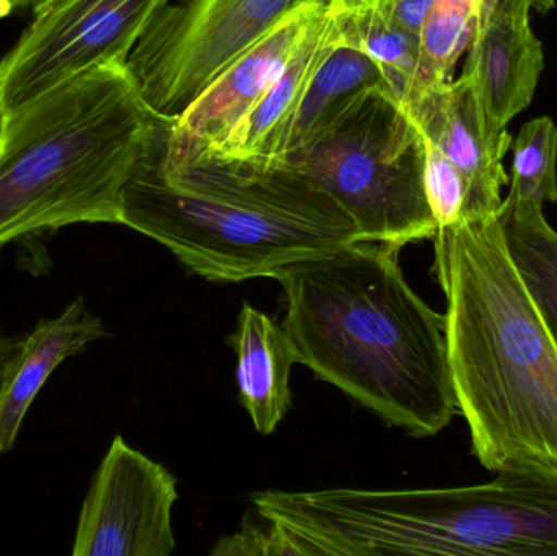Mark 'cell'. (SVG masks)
<instances>
[{
	"label": "cell",
	"mask_w": 557,
	"mask_h": 556,
	"mask_svg": "<svg viewBox=\"0 0 557 556\" xmlns=\"http://www.w3.org/2000/svg\"><path fill=\"white\" fill-rule=\"evenodd\" d=\"M497 219L510 260L557 348V232L542 206L504 199Z\"/></svg>",
	"instance_id": "16"
},
{
	"label": "cell",
	"mask_w": 557,
	"mask_h": 556,
	"mask_svg": "<svg viewBox=\"0 0 557 556\" xmlns=\"http://www.w3.org/2000/svg\"><path fill=\"white\" fill-rule=\"evenodd\" d=\"M211 555L214 556H301L294 539L273 519L253 508L235 534L219 539Z\"/></svg>",
	"instance_id": "21"
},
{
	"label": "cell",
	"mask_w": 557,
	"mask_h": 556,
	"mask_svg": "<svg viewBox=\"0 0 557 556\" xmlns=\"http://www.w3.org/2000/svg\"><path fill=\"white\" fill-rule=\"evenodd\" d=\"M285 162L307 173L356 222L360 240L401 250L434 238L424 186V140L389 87L360 94Z\"/></svg>",
	"instance_id": "6"
},
{
	"label": "cell",
	"mask_w": 557,
	"mask_h": 556,
	"mask_svg": "<svg viewBox=\"0 0 557 556\" xmlns=\"http://www.w3.org/2000/svg\"><path fill=\"white\" fill-rule=\"evenodd\" d=\"M237 355L238 400L258 433H274L292 404L290 371L297 365L287 333L270 316L245 302L228 336Z\"/></svg>",
	"instance_id": "15"
},
{
	"label": "cell",
	"mask_w": 557,
	"mask_h": 556,
	"mask_svg": "<svg viewBox=\"0 0 557 556\" xmlns=\"http://www.w3.org/2000/svg\"><path fill=\"white\" fill-rule=\"evenodd\" d=\"M434 250L458 411L474 456L491 472L557 467V348L497 214L438 227Z\"/></svg>",
	"instance_id": "3"
},
{
	"label": "cell",
	"mask_w": 557,
	"mask_h": 556,
	"mask_svg": "<svg viewBox=\"0 0 557 556\" xmlns=\"http://www.w3.org/2000/svg\"><path fill=\"white\" fill-rule=\"evenodd\" d=\"M36 0H0V20L7 18L12 13L32 5Z\"/></svg>",
	"instance_id": "24"
},
{
	"label": "cell",
	"mask_w": 557,
	"mask_h": 556,
	"mask_svg": "<svg viewBox=\"0 0 557 556\" xmlns=\"http://www.w3.org/2000/svg\"><path fill=\"white\" fill-rule=\"evenodd\" d=\"M169 2L36 0L32 22L0 58V121L90 69L126 64Z\"/></svg>",
	"instance_id": "8"
},
{
	"label": "cell",
	"mask_w": 557,
	"mask_h": 556,
	"mask_svg": "<svg viewBox=\"0 0 557 556\" xmlns=\"http://www.w3.org/2000/svg\"><path fill=\"white\" fill-rule=\"evenodd\" d=\"M496 2L497 0H481L480 16H478V20H480L481 16L487 15V13L493 10V7L496 5ZM555 0H532L533 9L542 13V15H546L549 10L555 9Z\"/></svg>",
	"instance_id": "22"
},
{
	"label": "cell",
	"mask_w": 557,
	"mask_h": 556,
	"mask_svg": "<svg viewBox=\"0 0 557 556\" xmlns=\"http://www.w3.org/2000/svg\"><path fill=\"white\" fill-rule=\"evenodd\" d=\"M375 87H389L382 67L359 48L339 42L318 69L305 94L295 116L285 156L305 146L341 114L350 101Z\"/></svg>",
	"instance_id": "17"
},
{
	"label": "cell",
	"mask_w": 557,
	"mask_h": 556,
	"mask_svg": "<svg viewBox=\"0 0 557 556\" xmlns=\"http://www.w3.org/2000/svg\"><path fill=\"white\" fill-rule=\"evenodd\" d=\"M121 224L218 283L273 277L360 240L346 209L297 166L202 149L162 118L124 186Z\"/></svg>",
	"instance_id": "1"
},
{
	"label": "cell",
	"mask_w": 557,
	"mask_h": 556,
	"mask_svg": "<svg viewBox=\"0 0 557 556\" xmlns=\"http://www.w3.org/2000/svg\"><path fill=\"white\" fill-rule=\"evenodd\" d=\"M339 42V29L330 2L311 23L276 82L222 153L257 160H282L287 152L292 127L305 94L318 69Z\"/></svg>",
	"instance_id": "14"
},
{
	"label": "cell",
	"mask_w": 557,
	"mask_h": 556,
	"mask_svg": "<svg viewBox=\"0 0 557 556\" xmlns=\"http://www.w3.org/2000/svg\"><path fill=\"white\" fill-rule=\"evenodd\" d=\"M480 9L481 0H431L419 33V97L454 78L455 65L473 38Z\"/></svg>",
	"instance_id": "18"
},
{
	"label": "cell",
	"mask_w": 557,
	"mask_h": 556,
	"mask_svg": "<svg viewBox=\"0 0 557 556\" xmlns=\"http://www.w3.org/2000/svg\"><path fill=\"white\" fill-rule=\"evenodd\" d=\"M532 0H497L476 23L461 74L470 78L487 126L507 131L535 97L545 69L543 45L530 22Z\"/></svg>",
	"instance_id": "12"
},
{
	"label": "cell",
	"mask_w": 557,
	"mask_h": 556,
	"mask_svg": "<svg viewBox=\"0 0 557 556\" xmlns=\"http://www.w3.org/2000/svg\"><path fill=\"white\" fill-rule=\"evenodd\" d=\"M159 116L126 64L90 69L0 121V248L74 224H121Z\"/></svg>",
	"instance_id": "4"
},
{
	"label": "cell",
	"mask_w": 557,
	"mask_h": 556,
	"mask_svg": "<svg viewBox=\"0 0 557 556\" xmlns=\"http://www.w3.org/2000/svg\"><path fill=\"white\" fill-rule=\"evenodd\" d=\"M176 479L116 436L85 496L74 556H169L176 547Z\"/></svg>",
	"instance_id": "9"
},
{
	"label": "cell",
	"mask_w": 557,
	"mask_h": 556,
	"mask_svg": "<svg viewBox=\"0 0 557 556\" xmlns=\"http://www.w3.org/2000/svg\"><path fill=\"white\" fill-rule=\"evenodd\" d=\"M422 134V133H421ZM424 140V186L437 227L463 221L467 183L457 166L428 137Z\"/></svg>",
	"instance_id": "20"
},
{
	"label": "cell",
	"mask_w": 557,
	"mask_h": 556,
	"mask_svg": "<svg viewBox=\"0 0 557 556\" xmlns=\"http://www.w3.org/2000/svg\"><path fill=\"white\" fill-rule=\"evenodd\" d=\"M512 176L506 199L519 205L557 202V126L548 116L520 127L512 140Z\"/></svg>",
	"instance_id": "19"
},
{
	"label": "cell",
	"mask_w": 557,
	"mask_h": 556,
	"mask_svg": "<svg viewBox=\"0 0 557 556\" xmlns=\"http://www.w3.org/2000/svg\"><path fill=\"white\" fill-rule=\"evenodd\" d=\"M408 108L422 136L447 156L467 183L463 221L497 214L504 201L500 191L510 180L504 157L512 136L487 126L470 78L461 74L435 85Z\"/></svg>",
	"instance_id": "10"
},
{
	"label": "cell",
	"mask_w": 557,
	"mask_h": 556,
	"mask_svg": "<svg viewBox=\"0 0 557 556\" xmlns=\"http://www.w3.org/2000/svg\"><path fill=\"white\" fill-rule=\"evenodd\" d=\"M20 342H22V336H12L0 332V368H2L3 362L9 359V356L15 351Z\"/></svg>",
	"instance_id": "23"
},
{
	"label": "cell",
	"mask_w": 557,
	"mask_h": 556,
	"mask_svg": "<svg viewBox=\"0 0 557 556\" xmlns=\"http://www.w3.org/2000/svg\"><path fill=\"white\" fill-rule=\"evenodd\" d=\"M330 2L298 10L235 59L178 120L172 121L173 133L202 149L224 152Z\"/></svg>",
	"instance_id": "11"
},
{
	"label": "cell",
	"mask_w": 557,
	"mask_h": 556,
	"mask_svg": "<svg viewBox=\"0 0 557 556\" xmlns=\"http://www.w3.org/2000/svg\"><path fill=\"white\" fill-rule=\"evenodd\" d=\"M327 0H170L131 51L150 110L176 121L245 51L298 10Z\"/></svg>",
	"instance_id": "7"
},
{
	"label": "cell",
	"mask_w": 557,
	"mask_h": 556,
	"mask_svg": "<svg viewBox=\"0 0 557 556\" xmlns=\"http://www.w3.org/2000/svg\"><path fill=\"white\" fill-rule=\"evenodd\" d=\"M398 248L357 240L281 268L295 359L388 427L435 436L457 415L445 316L406 283Z\"/></svg>",
	"instance_id": "2"
},
{
	"label": "cell",
	"mask_w": 557,
	"mask_h": 556,
	"mask_svg": "<svg viewBox=\"0 0 557 556\" xmlns=\"http://www.w3.org/2000/svg\"><path fill=\"white\" fill-rule=\"evenodd\" d=\"M108 335L100 317L75 297L58 317L42 319L22 336L0 368V454L15 446L26 413L52 372Z\"/></svg>",
	"instance_id": "13"
},
{
	"label": "cell",
	"mask_w": 557,
	"mask_h": 556,
	"mask_svg": "<svg viewBox=\"0 0 557 556\" xmlns=\"http://www.w3.org/2000/svg\"><path fill=\"white\" fill-rule=\"evenodd\" d=\"M277 519L314 556H557V467L460 489L284 492Z\"/></svg>",
	"instance_id": "5"
}]
</instances>
